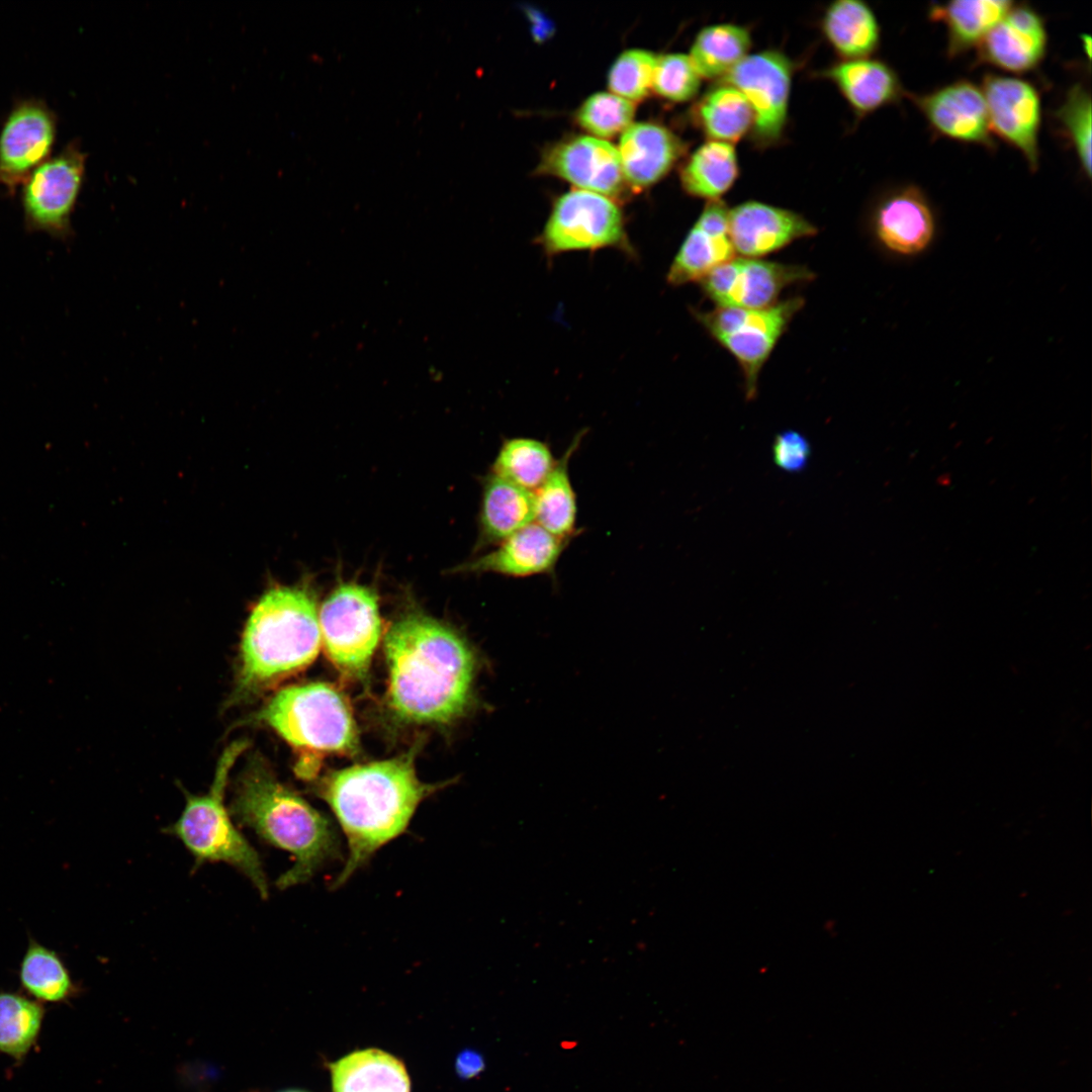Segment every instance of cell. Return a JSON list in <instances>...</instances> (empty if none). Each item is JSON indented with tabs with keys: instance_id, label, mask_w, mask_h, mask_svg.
Here are the masks:
<instances>
[{
	"instance_id": "obj_1",
	"label": "cell",
	"mask_w": 1092,
	"mask_h": 1092,
	"mask_svg": "<svg viewBox=\"0 0 1092 1092\" xmlns=\"http://www.w3.org/2000/svg\"><path fill=\"white\" fill-rule=\"evenodd\" d=\"M388 705L407 723L446 724L472 700L476 657L456 631L422 613L396 620L384 638Z\"/></svg>"
},
{
	"instance_id": "obj_2",
	"label": "cell",
	"mask_w": 1092,
	"mask_h": 1092,
	"mask_svg": "<svg viewBox=\"0 0 1092 1092\" xmlns=\"http://www.w3.org/2000/svg\"><path fill=\"white\" fill-rule=\"evenodd\" d=\"M437 788L418 779L408 755L357 764L327 776L320 795L337 817L349 849L334 888L346 883L379 848L402 834L420 803Z\"/></svg>"
},
{
	"instance_id": "obj_3",
	"label": "cell",
	"mask_w": 1092,
	"mask_h": 1092,
	"mask_svg": "<svg viewBox=\"0 0 1092 1092\" xmlns=\"http://www.w3.org/2000/svg\"><path fill=\"white\" fill-rule=\"evenodd\" d=\"M231 812L266 842L294 857L293 867L277 880L281 890L307 882L324 864L342 856L330 819L280 783L259 757L240 776Z\"/></svg>"
},
{
	"instance_id": "obj_4",
	"label": "cell",
	"mask_w": 1092,
	"mask_h": 1092,
	"mask_svg": "<svg viewBox=\"0 0 1092 1092\" xmlns=\"http://www.w3.org/2000/svg\"><path fill=\"white\" fill-rule=\"evenodd\" d=\"M321 644L318 611L310 592L270 589L253 608L244 630L240 691H259L305 668Z\"/></svg>"
},
{
	"instance_id": "obj_5",
	"label": "cell",
	"mask_w": 1092,
	"mask_h": 1092,
	"mask_svg": "<svg viewBox=\"0 0 1092 1092\" xmlns=\"http://www.w3.org/2000/svg\"><path fill=\"white\" fill-rule=\"evenodd\" d=\"M247 747L235 741L222 752L210 790L204 795L186 794L178 820L167 828L195 857L196 864L222 861L244 874L262 898L268 883L258 852L237 829L223 804L224 789L235 761Z\"/></svg>"
},
{
	"instance_id": "obj_6",
	"label": "cell",
	"mask_w": 1092,
	"mask_h": 1092,
	"mask_svg": "<svg viewBox=\"0 0 1092 1092\" xmlns=\"http://www.w3.org/2000/svg\"><path fill=\"white\" fill-rule=\"evenodd\" d=\"M258 719L300 751L350 754L358 748L350 706L339 690L326 682L279 691Z\"/></svg>"
},
{
	"instance_id": "obj_7",
	"label": "cell",
	"mask_w": 1092,
	"mask_h": 1092,
	"mask_svg": "<svg viewBox=\"0 0 1092 1092\" xmlns=\"http://www.w3.org/2000/svg\"><path fill=\"white\" fill-rule=\"evenodd\" d=\"M325 651L344 674L363 678L382 634L375 593L364 585L342 583L318 611Z\"/></svg>"
},
{
	"instance_id": "obj_8",
	"label": "cell",
	"mask_w": 1092,
	"mask_h": 1092,
	"mask_svg": "<svg viewBox=\"0 0 1092 1092\" xmlns=\"http://www.w3.org/2000/svg\"><path fill=\"white\" fill-rule=\"evenodd\" d=\"M803 303V298L793 297L761 309L717 306L696 313L711 336L737 360L747 396L755 394L763 364Z\"/></svg>"
},
{
	"instance_id": "obj_9",
	"label": "cell",
	"mask_w": 1092,
	"mask_h": 1092,
	"mask_svg": "<svg viewBox=\"0 0 1092 1092\" xmlns=\"http://www.w3.org/2000/svg\"><path fill=\"white\" fill-rule=\"evenodd\" d=\"M540 244L548 256L603 248L631 252L619 206L607 196L579 189L555 201Z\"/></svg>"
},
{
	"instance_id": "obj_10",
	"label": "cell",
	"mask_w": 1092,
	"mask_h": 1092,
	"mask_svg": "<svg viewBox=\"0 0 1092 1092\" xmlns=\"http://www.w3.org/2000/svg\"><path fill=\"white\" fill-rule=\"evenodd\" d=\"M794 64L783 52L765 50L746 56L722 79L738 89L753 113L751 136L762 147L783 136L789 112Z\"/></svg>"
},
{
	"instance_id": "obj_11",
	"label": "cell",
	"mask_w": 1092,
	"mask_h": 1092,
	"mask_svg": "<svg viewBox=\"0 0 1092 1092\" xmlns=\"http://www.w3.org/2000/svg\"><path fill=\"white\" fill-rule=\"evenodd\" d=\"M86 154L68 145L46 160L23 182L22 203L26 222L35 230L63 235L80 193Z\"/></svg>"
},
{
	"instance_id": "obj_12",
	"label": "cell",
	"mask_w": 1092,
	"mask_h": 1092,
	"mask_svg": "<svg viewBox=\"0 0 1092 1092\" xmlns=\"http://www.w3.org/2000/svg\"><path fill=\"white\" fill-rule=\"evenodd\" d=\"M806 267L756 258L731 259L713 269L700 282L717 306L761 309L776 304L791 284L811 280Z\"/></svg>"
},
{
	"instance_id": "obj_13",
	"label": "cell",
	"mask_w": 1092,
	"mask_h": 1092,
	"mask_svg": "<svg viewBox=\"0 0 1092 1092\" xmlns=\"http://www.w3.org/2000/svg\"><path fill=\"white\" fill-rule=\"evenodd\" d=\"M991 132L1018 150L1031 171L1038 168L1041 123L1040 95L1030 82L1007 75L987 74L981 87Z\"/></svg>"
},
{
	"instance_id": "obj_14",
	"label": "cell",
	"mask_w": 1092,
	"mask_h": 1092,
	"mask_svg": "<svg viewBox=\"0 0 1092 1092\" xmlns=\"http://www.w3.org/2000/svg\"><path fill=\"white\" fill-rule=\"evenodd\" d=\"M907 96L937 135L995 148L985 97L975 83L962 79L922 95Z\"/></svg>"
},
{
	"instance_id": "obj_15",
	"label": "cell",
	"mask_w": 1092,
	"mask_h": 1092,
	"mask_svg": "<svg viewBox=\"0 0 1092 1092\" xmlns=\"http://www.w3.org/2000/svg\"><path fill=\"white\" fill-rule=\"evenodd\" d=\"M56 131V116L44 103H18L0 133V182L8 187L24 182L48 160Z\"/></svg>"
},
{
	"instance_id": "obj_16",
	"label": "cell",
	"mask_w": 1092,
	"mask_h": 1092,
	"mask_svg": "<svg viewBox=\"0 0 1092 1092\" xmlns=\"http://www.w3.org/2000/svg\"><path fill=\"white\" fill-rule=\"evenodd\" d=\"M873 229L887 251L911 258L931 246L936 234V219L925 193L915 185H905L879 201L873 215Z\"/></svg>"
},
{
	"instance_id": "obj_17",
	"label": "cell",
	"mask_w": 1092,
	"mask_h": 1092,
	"mask_svg": "<svg viewBox=\"0 0 1092 1092\" xmlns=\"http://www.w3.org/2000/svg\"><path fill=\"white\" fill-rule=\"evenodd\" d=\"M540 170L609 198L620 195L625 182L617 148L596 136H577L551 148Z\"/></svg>"
},
{
	"instance_id": "obj_18",
	"label": "cell",
	"mask_w": 1092,
	"mask_h": 1092,
	"mask_svg": "<svg viewBox=\"0 0 1092 1092\" xmlns=\"http://www.w3.org/2000/svg\"><path fill=\"white\" fill-rule=\"evenodd\" d=\"M1048 49L1043 18L1026 4L1015 5L978 46V63L1021 74L1035 69Z\"/></svg>"
},
{
	"instance_id": "obj_19",
	"label": "cell",
	"mask_w": 1092,
	"mask_h": 1092,
	"mask_svg": "<svg viewBox=\"0 0 1092 1092\" xmlns=\"http://www.w3.org/2000/svg\"><path fill=\"white\" fill-rule=\"evenodd\" d=\"M728 224L735 252L751 258L776 252L817 233L815 225L801 214L754 200L730 208Z\"/></svg>"
},
{
	"instance_id": "obj_20",
	"label": "cell",
	"mask_w": 1092,
	"mask_h": 1092,
	"mask_svg": "<svg viewBox=\"0 0 1092 1092\" xmlns=\"http://www.w3.org/2000/svg\"><path fill=\"white\" fill-rule=\"evenodd\" d=\"M568 540L556 537L532 523L497 544V547L454 571L493 572L511 577L551 573Z\"/></svg>"
},
{
	"instance_id": "obj_21",
	"label": "cell",
	"mask_w": 1092,
	"mask_h": 1092,
	"mask_svg": "<svg viewBox=\"0 0 1092 1092\" xmlns=\"http://www.w3.org/2000/svg\"><path fill=\"white\" fill-rule=\"evenodd\" d=\"M684 146L666 127L652 122L628 126L617 148L625 182L641 190L663 178L678 160Z\"/></svg>"
},
{
	"instance_id": "obj_22",
	"label": "cell",
	"mask_w": 1092,
	"mask_h": 1092,
	"mask_svg": "<svg viewBox=\"0 0 1092 1092\" xmlns=\"http://www.w3.org/2000/svg\"><path fill=\"white\" fill-rule=\"evenodd\" d=\"M831 81L859 116L895 104L906 92L895 70L873 58L841 60L819 73Z\"/></svg>"
},
{
	"instance_id": "obj_23",
	"label": "cell",
	"mask_w": 1092,
	"mask_h": 1092,
	"mask_svg": "<svg viewBox=\"0 0 1092 1092\" xmlns=\"http://www.w3.org/2000/svg\"><path fill=\"white\" fill-rule=\"evenodd\" d=\"M535 522L534 492L494 474L483 483L479 544H498Z\"/></svg>"
},
{
	"instance_id": "obj_24",
	"label": "cell",
	"mask_w": 1092,
	"mask_h": 1092,
	"mask_svg": "<svg viewBox=\"0 0 1092 1092\" xmlns=\"http://www.w3.org/2000/svg\"><path fill=\"white\" fill-rule=\"evenodd\" d=\"M330 1069L333 1092H411L404 1065L381 1050L355 1051Z\"/></svg>"
},
{
	"instance_id": "obj_25",
	"label": "cell",
	"mask_w": 1092,
	"mask_h": 1092,
	"mask_svg": "<svg viewBox=\"0 0 1092 1092\" xmlns=\"http://www.w3.org/2000/svg\"><path fill=\"white\" fill-rule=\"evenodd\" d=\"M1014 2L1008 0H956L929 8L931 21L947 32V57L957 58L978 47Z\"/></svg>"
},
{
	"instance_id": "obj_26",
	"label": "cell",
	"mask_w": 1092,
	"mask_h": 1092,
	"mask_svg": "<svg viewBox=\"0 0 1092 1092\" xmlns=\"http://www.w3.org/2000/svg\"><path fill=\"white\" fill-rule=\"evenodd\" d=\"M821 30L841 60L870 58L880 46L879 21L861 0L830 3L822 16Z\"/></svg>"
},
{
	"instance_id": "obj_27",
	"label": "cell",
	"mask_w": 1092,
	"mask_h": 1092,
	"mask_svg": "<svg viewBox=\"0 0 1092 1092\" xmlns=\"http://www.w3.org/2000/svg\"><path fill=\"white\" fill-rule=\"evenodd\" d=\"M576 436L535 490V523L552 535L568 540L576 527V496L569 475V460L581 437Z\"/></svg>"
},
{
	"instance_id": "obj_28",
	"label": "cell",
	"mask_w": 1092,
	"mask_h": 1092,
	"mask_svg": "<svg viewBox=\"0 0 1092 1092\" xmlns=\"http://www.w3.org/2000/svg\"><path fill=\"white\" fill-rule=\"evenodd\" d=\"M739 175L735 148L731 144L708 141L689 157L680 171L684 189L698 198L717 201L730 190Z\"/></svg>"
},
{
	"instance_id": "obj_29",
	"label": "cell",
	"mask_w": 1092,
	"mask_h": 1092,
	"mask_svg": "<svg viewBox=\"0 0 1092 1092\" xmlns=\"http://www.w3.org/2000/svg\"><path fill=\"white\" fill-rule=\"evenodd\" d=\"M696 121L709 141L735 144L751 132L753 113L744 95L720 82L697 103Z\"/></svg>"
},
{
	"instance_id": "obj_30",
	"label": "cell",
	"mask_w": 1092,
	"mask_h": 1092,
	"mask_svg": "<svg viewBox=\"0 0 1092 1092\" xmlns=\"http://www.w3.org/2000/svg\"><path fill=\"white\" fill-rule=\"evenodd\" d=\"M750 30L739 24L718 23L703 27L695 37L689 58L705 79H722L749 55Z\"/></svg>"
},
{
	"instance_id": "obj_31",
	"label": "cell",
	"mask_w": 1092,
	"mask_h": 1092,
	"mask_svg": "<svg viewBox=\"0 0 1092 1092\" xmlns=\"http://www.w3.org/2000/svg\"><path fill=\"white\" fill-rule=\"evenodd\" d=\"M729 235L710 234L697 224L690 230L667 272V281L681 285L701 281L713 269L734 258Z\"/></svg>"
},
{
	"instance_id": "obj_32",
	"label": "cell",
	"mask_w": 1092,
	"mask_h": 1092,
	"mask_svg": "<svg viewBox=\"0 0 1092 1092\" xmlns=\"http://www.w3.org/2000/svg\"><path fill=\"white\" fill-rule=\"evenodd\" d=\"M555 462L552 451L545 442L516 437L503 443L492 465V474L535 491L548 476Z\"/></svg>"
},
{
	"instance_id": "obj_33",
	"label": "cell",
	"mask_w": 1092,
	"mask_h": 1092,
	"mask_svg": "<svg viewBox=\"0 0 1092 1092\" xmlns=\"http://www.w3.org/2000/svg\"><path fill=\"white\" fill-rule=\"evenodd\" d=\"M22 988L36 1001L60 1003L75 990L64 962L54 950L30 940L19 967Z\"/></svg>"
},
{
	"instance_id": "obj_34",
	"label": "cell",
	"mask_w": 1092,
	"mask_h": 1092,
	"mask_svg": "<svg viewBox=\"0 0 1092 1092\" xmlns=\"http://www.w3.org/2000/svg\"><path fill=\"white\" fill-rule=\"evenodd\" d=\"M44 1017L36 1000L13 992H0V1053L20 1061L35 1044Z\"/></svg>"
},
{
	"instance_id": "obj_35",
	"label": "cell",
	"mask_w": 1092,
	"mask_h": 1092,
	"mask_svg": "<svg viewBox=\"0 0 1092 1092\" xmlns=\"http://www.w3.org/2000/svg\"><path fill=\"white\" fill-rule=\"evenodd\" d=\"M1091 95L1081 83L1074 84L1054 112L1062 133L1074 148L1082 170L1091 177Z\"/></svg>"
},
{
	"instance_id": "obj_36",
	"label": "cell",
	"mask_w": 1092,
	"mask_h": 1092,
	"mask_svg": "<svg viewBox=\"0 0 1092 1092\" xmlns=\"http://www.w3.org/2000/svg\"><path fill=\"white\" fill-rule=\"evenodd\" d=\"M634 112L633 102L613 93L600 92L582 103L576 119L596 138H612L631 125Z\"/></svg>"
},
{
	"instance_id": "obj_37",
	"label": "cell",
	"mask_w": 1092,
	"mask_h": 1092,
	"mask_svg": "<svg viewBox=\"0 0 1092 1092\" xmlns=\"http://www.w3.org/2000/svg\"><path fill=\"white\" fill-rule=\"evenodd\" d=\"M656 56L645 50H628L622 53L609 71L608 86L611 92L628 101L643 99L652 89Z\"/></svg>"
},
{
	"instance_id": "obj_38",
	"label": "cell",
	"mask_w": 1092,
	"mask_h": 1092,
	"mask_svg": "<svg viewBox=\"0 0 1092 1092\" xmlns=\"http://www.w3.org/2000/svg\"><path fill=\"white\" fill-rule=\"evenodd\" d=\"M701 87V77L688 55L667 54L656 59L652 89L673 102L693 99Z\"/></svg>"
},
{
	"instance_id": "obj_39",
	"label": "cell",
	"mask_w": 1092,
	"mask_h": 1092,
	"mask_svg": "<svg viewBox=\"0 0 1092 1092\" xmlns=\"http://www.w3.org/2000/svg\"><path fill=\"white\" fill-rule=\"evenodd\" d=\"M809 441L797 431H784L777 435L772 444V456L777 466L788 472L803 470L809 461Z\"/></svg>"
},
{
	"instance_id": "obj_40",
	"label": "cell",
	"mask_w": 1092,
	"mask_h": 1092,
	"mask_svg": "<svg viewBox=\"0 0 1092 1092\" xmlns=\"http://www.w3.org/2000/svg\"><path fill=\"white\" fill-rule=\"evenodd\" d=\"M483 1067V1060L476 1052L465 1051L457 1058L456 1069L461 1077H472L482 1071Z\"/></svg>"
},
{
	"instance_id": "obj_41",
	"label": "cell",
	"mask_w": 1092,
	"mask_h": 1092,
	"mask_svg": "<svg viewBox=\"0 0 1092 1092\" xmlns=\"http://www.w3.org/2000/svg\"><path fill=\"white\" fill-rule=\"evenodd\" d=\"M1081 40H1082V43H1083V49H1085L1086 56L1090 60V58H1091V38H1090V36L1084 34V35H1081Z\"/></svg>"
},
{
	"instance_id": "obj_42",
	"label": "cell",
	"mask_w": 1092,
	"mask_h": 1092,
	"mask_svg": "<svg viewBox=\"0 0 1092 1092\" xmlns=\"http://www.w3.org/2000/svg\"><path fill=\"white\" fill-rule=\"evenodd\" d=\"M287 1092H299V1091H287Z\"/></svg>"
}]
</instances>
